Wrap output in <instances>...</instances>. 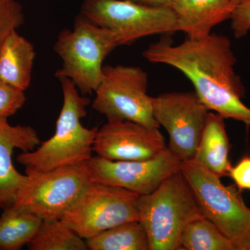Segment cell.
Returning <instances> with one entry per match:
<instances>
[{"mask_svg":"<svg viewBox=\"0 0 250 250\" xmlns=\"http://www.w3.org/2000/svg\"><path fill=\"white\" fill-rule=\"evenodd\" d=\"M85 242L90 250H150L147 232L139 221L117 225Z\"/></svg>","mask_w":250,"mask_h":250,"instance_id":"18","label":"cell"},{"mask_svg":"<svg viewBox=\"0 0 250 250\" xmlns=\"http://www.w3.org/2000/svg\"><path fill=\"white\" fill-rule=\"evenodd\" d=\"M62 83L63 104L52 137L30 152H22L17 161L25 167L26 174L47 171L88 162L93 156L94 141L98 128H85L81 119L87 115L90 100L81 96L75 83L66 77Z\"/></svg>","mask_w":250,"mask_h":250,"instance_id":"2","label":"cell"},{"mask_svg":"<svg viewBox=\"0 0 250 250\" xmlns=\"http://www.w3.org/2000/svg\"><path fill=\"white\" fill-rule=\"evenodd\" d=\"M152 107L156 121L168 133L171 152L182 161L193 159L209 113L197 94H161L152 98Z\"/></svg>","mask_w":250,"mask_h":250,"instance_id":"10","label":"cell"},{"mask_svg":"<svg viewBox=\"0 0 250 250\" xmlns=\"http://www.w3.org/2000/svg\"><path fill=\"white\" fill-rule=\"evenodd\" d=\"M167 148L159 129L131 121L108 122L97 131L93 152L111 161H146Z\"/></svg>","mask_w":250,"mask_h":250,"instance_id":"12","label":"cell"},{"mask_svg":"<svg viewBox=\"0 0 250 250\" xmlns=\"http://www.w3.org/2000/svg\"><path fill=\"white\" fill-rule=\"evenodd\" d=\"M229 176L240 190H250V156H245L231 166Z\"/></svg>","mask_w":250,"mask_h":250,"instance_id":"24","label":"cell"},{"mask_svg":"<svg viewBox=\"0 0 250 250\" xmlns=\"http://www.w3.org/2000/svg\"><path fill=\"white\" fill-rule=\"evenodd\" d=\"M0 216V250H19L35 236L42 220L31 210L13 205Z\"/></svg>","mask_w":250,"mask_h":250,"instance_id":"17","label":"cell"},{"mask_svg":"<svg viewBox=\"0 0 250 250\" xmlns=\"http://www.w3.org/2000/svg\"><path fill=\"white\" fill-rule=\"evenodd\" d=\"M143 57L182 72L209 111L250 126V108L242 101L246 88L235 71L236 59L226 36L211 33L177 45L161 41L149 45Z\"/></svg>","mask_w":250,"mask_h":250,"instance_id":"1","label":"cell"},{"mask_svg":"<svg viewBox=\"0 0 250 250\" xmlns=\"http://www.w3.org/2000/svg\"><path fill=\"white\" fill-rule=\"evenodd\" d=\"M118 46L116 34L80 14L73 29L62 30L54 45L62 62L55 76L70 79L81 93L91 95L101 80L104 60Z\"/></svg>","mask_w":250,"mask_h":250,"instance_id":"4","label":"cell"},{"mask_svg":"<svg viewBox=\"0 0 250 250\" xmlns=\"http://www.w3.org/2000/svg\"><path fill=\"white\" fill-rule=\"evenodd\" d=\"M140 4L152 6H167L170 7V0H132Z\"/></svg>","mask_w":250,"mask_h":250,"instance_id":"25","label":"cell"},{"mask_svg":"<svg viewBox=\"0 0 250 250\" xmlns=\"http://www.w3.org/2000/svg\"><path fill=\"white\" fill-rule=\"evenodd\" d=\"M22 6L16 0H0V46L6 36L22 25Z\"/></svg>","mask_w":250,"mask_h":250,"instance_id":"21","label":"cell"},{"mask_svg":"<svg viewBox=\"0 0 250 250\" xmlns=\"http://www.w3.org/2000/svg\"><path fill=\"white\" fill-rule=\"evenodd\" d=\"M170 8L175 15L179 31L188 38L200 39L230 19L235 5L231 0H170Z\"/></svg>","mask_w":250,"mask_h":250,"instance_id":"14","label":"cell"},{"mask_svg":"<svg viewBox=\"0 0 250 250\" xmlns=\"http://www.w3.org/2000/svg\"><path fill=\"white\" fill-rule=\"evenodd\" d=\"M41 144L39 135L30 126H12L7 119H0V208L15 205L18 195L29 180L20 173L13 163L14 149L22 152L34 150Z\"/></svg>","mask_w":250,"mask_h":250,"instance_id":"13","label":"cell"},{"mask_svg":"<svg viewBox=\"0 0 250 250\" xmlns=\"http://www.w3.org/2000/svg\"><path fill=\"white\" fill-rule=\"evenodd\" d=\"M26 174L29 180L14 205L42 220H62L93 182L88 162Z\"/></svg>","mask_w":250,"mask_h":250,"instance_id":"8","label":"cell"},{"mask_svg":"<svg viewBox=\"0 0 250 250\" xmlns=\"http://www.w3.org/2000/svg\"><path fill=\"white\" fill-rule=\"evenodd\" d=\"M230 149L225 118L209 112L194 160L222 178L229 176L231 167Z\"/></svg>","mask_w":250,"mask_h":250,"instance_id":"16","label":"cell"},{"mask_svg":"<svg viewBox=\"0 0 250 250\" xmlns=\"http://www.w3.org/2000/svg\"><path fill=\"white\" fill-rule=\"evenodd\" d=\"M147 85V73L141 67L105 65L95 91L93 108L106 116L108 122L131 121L159 129Z\"/></svg>","mask_w":250,"mask_h":250,"instance_id":"6","label":"cell"},{"mask_svg":"<svg viewBox=\"0 0 250 250\" xmlns=\"http://www.w3.org/2000/svg\"><path fill=\"white\" fill-rule=\"evenodd\" d=\"M36 52L34 46L17 31L0 46V80L25 91L31 80Z\"/></svg>","mask_w":250,"mask_h":250,"instance_id":"15","label":"cell"},{"mask_svg":"<svg viewBox=\"0 0 250 250\" xmlns=\"http://www.w3.org/2000/svg\"><path fill=\"white\" fill-rule=\"evenodd\" d=\"M137 211L150 250H182L181 237L184 229L204 217L181 171L167 177L154 191L140 195Z\"/></svg>","mask_w":250,"mask_h":250,"instance_id":"3","label":"cell"},{"mask_svg":"<svg viewBox=\"0 0 250 250\" xmlns=\"http://www.w3.org/2000/svg\"><path fill=\"white\" fill-rule=\"evenodd\" d=\"M182 161L167 147L146 161H111L98 156L88 161L93 182L126 189L139 195L156 190L167 177L181 170Z\"/></svg>","mask_w":250,"mask_h":250,"instance_id":"11","label":"cell"},{"mask_svg":"<svg viewBox=\"0 0 250 250\" xmlns=\"http://www.w3.org/2000/svg\"><path fill=\"white\" fill-rule=\"evenodd\" d=\"M181 245L182 250H237L232 242L205 216L186 227Z\"/></svg>","mask_w":250,"mask_h":250,"instance_id":"20","label":"cell"},{"mask_svg":"<svg viewBox=\"0 0 250 250\" xmlns=\"http://www.w3.org/2000/svg\"><path fill=\"white\" fill-rule=\"evenodd\" d=\"M242 1H243V0H231V1H232L235 6L241 3Z\"/></svg>","mask_w":250,"mask_h":250,"instance_id":"26","label":"cell"},{"mask_svg":"<svg viewBox=\"0 0 250 250\" xmlns=\"http://www.w3.org/2000/svg\"><path fill=\"white\" fill-rule=\"evenodd\" d=\"M24 91L0 80V119H8L24 106Z\"/></svg>","mask_w":250,"mask_h":250,"instance_id":"22","label":"cell"},{"mask_svg":"<svg viewBox=\"0 0 250 250\" xmlns=\"http://www.w3.org/2000/svg\"><path fill=\"white\" fill-rule=\"evenodd\" d=\"M139 196L122 188L92 182L62 220L86 240L117 225L139 221Z\"/></svg>","mask_w":250,"mask_h":250,"instance_id":"9","label":"cell"},{"mask_svg":"<svg viewBox=\"0 0 250 250\" xmlns=\"http://www.w3.org/2000/svg\"><path fill=\"white\" fill-rule=\"evenodd\" d=\"M30 250H88L85 240L62 220H42L27 245Z\"/></svg>","mask_w":250,"mask_h":250,"instance_id":"19","label":"cell"},{"mask_svg":"<svg viewBox=\"0 0 250 250\" xmlns=\"http://www.w3.org/2000/svg\"><path fill=\"white\" fill-rule=\"evenodd\" d=\"M230 19L235 37L241 39L246 36L250 30V0H243L236 5Z\"/></svg>","mask_w":250,"mask_h":250,"instance_id":"23","label":"cell"},{"mask_svg":"<svg viewBox=\"0 0 250 250\" xmlns=\"http://www.w3.org/2000/svg\"><path fill=\"white\" fill-rule=\"evenodd\" d=\"M180 171L204 216L232 242L237 250H250V208L236 186L225 185L220 177L194 159L182 161Z\"/></svg>","mask_w":250,"mask_h":250,"instance_id":"5","label":"cell"},{"mask_svg":"<svg viewBox=\"0 0 250 250\" xmlns=\"http://www.w3.org/2000/svg\"><path fill=\"white\" fill-rule=\"evenodd\" d=\"M81 14L116 34L120 46L130 45L141 38L178 31L173 11L132 0H84Z\"/></svg>","mask_w":250,"mask_h":250,"instance_id":"7","label":"cell"}]
</instances>
